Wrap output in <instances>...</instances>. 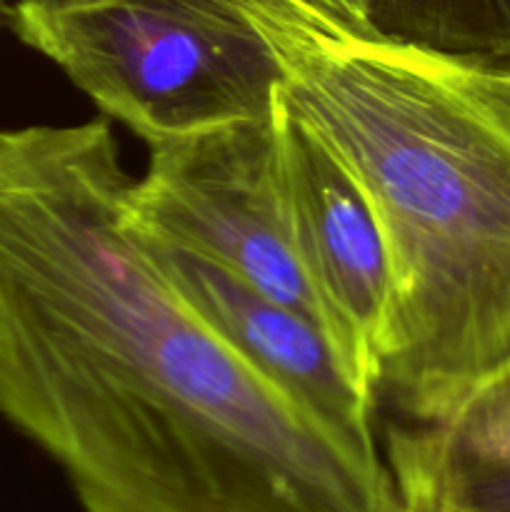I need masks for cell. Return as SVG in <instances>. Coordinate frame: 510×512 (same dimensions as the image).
<instances>
[{"mask_svg":"<svg viewBox=\"0 0 510 512\" xmlns=\"http://www.w3.org/2000/svg\"><path fill=\"white\" fill-rule=\"evenodd\" d=\"M108 118L0 128V418L83 512H403L378 443L230 348L130 225Z\"/></svg>","mask_w":510,"mask_h":512,"instance_id":"6da1fadb","label":"cell"},{"mask_svg":"<svg viewBox=\"0 0 510 512\" xmlns=\"http://www.w3.org/2000/svg\"><path fill=\"white\" fill-rule=\"evenodd\" d=\"M283 90L355 175L393 268L380 400L438 423L510 373V65L245 0Z\"/></svg>","mask_w":510,"mask_h":512,"instance_id":"7a4b0ae2","label":"cell"},{"mask_svg":"<svg viewBox=\"0 0 510 512\" xmlns=\"http://www.w3.org/2000/svg\"><path fill=\"white\" fill-rule=\"evenodd\" d=\"M3 18L145 145L270 118L283 88L245 0H15Z\"/></svg>","mask_w":510,"mask_h":512,"instance_id":"3957f363","label":"cell"},{"mask_svg":"<svg viewBox=\"0 0 510 512\" xmlns=\"http://www.w3.org/2000/svg\"><path fill=\"white\" fill-rule=\"evenodd\" d=\"M130 218L218 260L323 328L280 203L273 115L150 143Z\"/></svg>","mask_w":510,"mask_h":512,"instance_id":"277c9868","label":"cell"},{"mask_svg":"<svg viewBox=\"0 0 510 512\" xmlns=\"http://www.w3.org/2000/svg\"><path fill=\"white\" fill-rule=\"evenodd\" d=\"M275 180L295 258L350 378L380 403L393 268L363 185L283 88L273 105Z\"/></svg>","mask_w":510,"mask_h":512,"instance_id":"5b68a950","label":"cell"},{"mask_svg":"<svg viewBox=\"0 0 510 512\" xmlns=\"http://www.w3.org/2000/svg\"><path fill=\"white\" fill-rule=\"evenodd\" d=\"M130 225L165 278L260 375L338 433L378 443V403L350 378L318 323L270 298L218 260L143 228L133 218Z\"/></svg>","mask_w":510,"mask_h":512,"instance_id":"8992f818","label":"cell"},{"mask_svg":"<svg viewBox=\"0 0 510 512\" xmlns=\"http://www.w3.org/2000/svg\"><path fill=\"white\" fill-rule=\"evenodd\" d=\"M385 463L403 512H510V373L438 423H390Z\"/></svg>","mask_w":510,"mask_h":512,"instance_id":"52a82bcc","label":"cell"},{"mask_svg":"<svg viewBox=\"0 0 510 512\" xmlns=\"http://www.w3.org/2000/svg\"><path fill=\"white\" fill-rule=\"evenodd\" d=\"M365 33L510 65V0H363Z\"/></svg>","mask_w":510,"mask_h":512,"instance_id":"ba28073f","label":"cell"},{"mask_svg":"<svg viewBox=\"0 0 510 512\" xmlns=\"http://www.w3.org/2000/svg\"><path fill=\"white\" fill-rule=\"evenodd\" d=\"M315 3L328 10V13H333L335 18L343 20V23H348L350 28L363 30L365 33L363 0H315Z\"/></svg>","mask_w":510,"mask_h":512,"instance_id":"9c48e42d","label":"cell"},{"mask_svg":"<svg viewBox=\"0 0 510 512\" xmlns=\"http://www.w3.org/2000/svg\"><path fill=\"white\" fill-rule=\"evenodd\" d=\"M3 15H5V0H0V20H3Z\"/></svg>","mask_w":510,"mask_h":512,"instance_id":"30bf717a","label":"cell"}]
</instances>
